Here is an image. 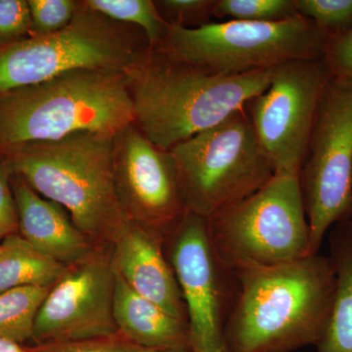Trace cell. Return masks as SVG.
<instances>
[{
  "label": "cell",
  "instance_id": "6da1fadb",
  "mask_svg": "<svg viewBox=\"0 0 352 352\" xmlns=\"http://www.w3.org/2000/svg\"><path fill=\"white\" fill-rule=\"evenodd\" d=\"M236 293L226 326L228 352H291L320 342L332 309L330 256L234 274Z\"/></svg>",
  "mask_w": 352,
  "mask_h": 352
},
{
  "label": "cell",
  "instance_id": "9c48e42d",
  "mask_svg": "<svg viewBox=\"0 0 352 352\" xmlns=\"http://www.w3.org/2000/svg\"><path fill=\"white\" fill-rule=\"evenodd\" d=\"M310 229V254L352 206V78L332 76L322 94L298 175Z\"/></svg>",
  "mask_w": 352,
  "mask_h": 352
},
{
  "label": "cell",
  "instance_id": "1f68e13d",
  "mask_svg": "<svg viewBox=\"0 0 352 352\" xmlns=\"http://www.w3.org/2000/svg\"><path fill=\"white\" fill-rule=\"evenodd\" d=\"M349 219H351V221H352V206H351V215H349Z\"/></svg>",
  "mask_w": 352,
  "mask_h": 352
},
{
  "label": "cell",
  "instance_id": "f546056e",
  "mask_svg": "<svg viewBox=\"0 0 352 352\" xmlns=\"http://www.w3.org/2000/svg\"><path fill=\"white\" fill-rule=\"evenodd\" d=\"M152 352H192L189 347H175V349H160Z\"/></svg>",
  "mask_w": 352,
  "mask_h": 352
},
{
  "label": "cell",
  "instance_id": "d6986e66",
  "mask_svg": "<svg viewBox=\"0 0 352 352\" xmlns=\"http://www.w3.org/2000/svg\"><path fill=\"white\" fill-rule=\"evenodd\" d=\"M51 287H24L0 294V338L34 344V326Z\"/></svg>",
  "mask_w": 352,
  "mask_h": 352
},
{
  "label": "cell",
  "instance_id": "52a82bcc",
  "mask_svg": "<svg viewBox=\"0 0 352 352\" xmlns=\"http://www.w3.org/2000/svg\"><path fill=\"white\" fill-rule=\"evenodd\" d=\"M329 38L311 20H226L197 29L168 25L156 47L164 56L212 75L233 76L296 60L323 58Z\"/></svg>",
  "mask_w": 352,
  "mask_h": 352
},
{
  "label": "cell",
  "instance_id": "3957f363",
  "mask_svg": "<svg viewBox=\"0 0 352 352\" xmlns=\"http://www.w3.org/2000/svg\"><path fill=\"white\" fill-rule=\"evenodd\" d=\"M113 138L80 132L0 155L10 175L61 206L96 247H112L129 221L113 184Z\"/></svg>",
  "mask_w": 352,
  "mask_h": 352
},
{
  "label": "cell",
  "instance_id": "277c9868",
  "mask_svg": "<svg viewBox=\"0 0 352 352\" xmlns=\"http://www.w3.org/2000/svg\"><path fill=\"white\" fill-rule=\"evenodd\" d=\"M133 122L126 74L76 69L0 96V152L80 132L115 136Z\"/></svg>",
  "mask_w": 352,
  "mask_h": 352
},
{
  "label": "cell",
  "instance_id": "d4e9b609",
  "mask_svg": "<svg viewBox=\"0 0 352 352\" xmlns=\"http://www.w3.org/2000/svg\"><path fill=\"white\" fill-rule=\"evenodd\" d=\"M118 332L107 337L27 346V352H152Z\"/></svg>",
  "mask_w": 352,
  "mask_h": 352
},
{
  "label": "cell",
  "instance_id": "ba28073f",
  "mask_svg": "<svg viewBox=\"0 0 352 352\" xmlns=\"http://www.w3.org/2000/svg\"><path fill=\"white\" fill-rule=\"evenodd\" d=\"M187 210L208 219L274 176L245 109L170 150Z\"/></svg>",
  "mask_w": 352,
  "mask_h": 352
},
{
  "label": "cell",
  "instance_id": "5bb4252c",
  "mask_svg": "<svg viewBox=\"0 0 352 352\" xmlns=\"http://www.w3.org/2000/svg\"><path fill=\"white\" fill-rule=\"evenodd\" d=\"M115 270L138 295L186 322L179 285L164 251V236L129 223L112 245Z\"/></svg>",
  "mask_w": 352,
  "mask_h": 352
},
{
  "label": "cell",
  "instance_id": "ffe728a7",
  "mask_svg": "<svg viewBox=\"0 0 352 352\" xmlns=\"http://www.w3.org/2000/svg\"><path fill=\"white\" fill-rule=\"evenodd\" d=\"M83 3L110 19L142 30L153 48L159 46L168 29L155 0H83Z\"/></svg>",
  "mask_w": 352,
  "mask_h": 352
},
{
  "label": "cell",
  "instance_id": "4dcf8cb0",
  "mask_svg": "<svg viewBox=\"0 0 352 352\" xmlns=\"http://www.w3.org/2000/svg\"><path fill=\"white\" fill-rule=\"evenodd\" d=\"M6 236L7 234L0 229V242H1V240L3 239L4 237H6Z\"/></svg>",
  "mask_w": 352,
  "mask_h": 352
},
{
  "label": "cell",
  "instance_id": "7a4b0ae2",
  "mask_svg": "<svg viewBox=\"0 0 352 352\" xmlns=\"http://www.w3.org/2000/svg\"><path fill=\"white\" fill-rule=\"evenodd\" d=\"M126 76L133 124L152 143L170 151L245 109L270 87L271 69L212 75L151 47Z\"/></svg>",
  "mask_w": 352,
  "mask_h": 352
},
{
  "label": "cell",
  "instance_id": "ac0fdd59",
  "mask_svg": "<svg viewBox=\"0 0 352 352\" xmlns=\"http://www.w3.org/2000/svg\"><path fill=\"white\" fill-rule=\"evenodd\" d=\"M66 266L39 252L20 234L0 242V294L24 287H50Z\"/></svg>",
  "mask_w": 352,
  "mask_h": 352
},
{
  "label": "cell",
  "instance_id": "2e32d148",
  "mask_svg": "<svg viewBox=\"0 0 352 352\" xmlns=\"http://www.w3.org/2000/svg\"><path fill=\"white\" fill-rule=\"evenodd\" d=\"M113 317L119 333L139 346L151 351L175 347L190 349L186 322L138 295L117 271Z\"/></svg>",
  "mask_w": 352,
  "mask_h": 352
},
{
  "label": "cell",
  "instance_id": "603a6c76",
  "mask_svg": "<svg viewBox=\"0 0 352 352\" xmlns=\"http://www.w3.org/2000/svg\"><path fill=\"white\" fill-rule=\"evenodd\" d=\"M215 0H155L162 19L168 25L197 29L212 23Z\"/></svg>",
  "mask_w": 352,
  "mask_h": 352
},
{
  "label": "cell",
  "instance_id": "44dd1931",
  "mask_svg": "<svg viewBox=\"0 0 352 352\" xmlns=\"http://www.w3.org/2000/svg\"><path fill=\"white\" fill-rule=\"evenodd\" d=\"M298 15L296 0H215L214 17L245 22L272 23Z\"/></svg>",
  "mask_w": 352,
  "mask_h": 352
},
{
  "label": "cell",
  "instance_id": "f1b7e54d",
  "mask_svg": "<svg viewBox=\"0 0 352 352\" xmlns=\"http://www.w3.org/2000/svg\"><path fill=\"white\" fill-rule=\"evenodd\" d=\"M0 352H27V346L0 338Z\"/></svg>",
  "mask_w": 352,
  "mask_h": 352
},
{
  "label": "cell",
  "instance_id": "484cf974",
  "mask_svg": "<svg viewBox=\"0 0 352 352\" xmlns=\"http://www.w3.org/2000/svg\"><path fill=\"white\" fill-rule=\"evenodd\" d=\"M32 36V19L27 0H0V47Z\"/></svg>",
  "mask_w": 352,
  "mask_h": 352
},
{
  "label": "cell",
  "instance_id": "5b68a950",
  "mask_svg": "<svg viewBox=\"0 0 352 352\" xmlns=\"http://www.w3.org/2000/svg\"><path fill=\"white\" fill-rule=\"evenodd\" d=\"M207 224L217 261L233 275L311 256L296 175H274L256 193L208 217Z\"/></svg>",
  "mask_w": 352,
  "mask_h": 352
},
{
  "label": "cell",
  "instance_id": "8fae6325",
  "mask_svg": "<svg viewBox=\"0 0 352 352\" xmlns=\"http://www.w3.org/2000/svg\"><path fill=\"white\" fill-rule=\"evenodd\" d=\"M164 251L186 308L190 349L228 352L226 326L237 284L212 251L207 219L187 212L164 238Z\"/></svg>",
  "mask_w": 352,
  "mask_h": 352
},
{
  "label": "cell",
  "instance_id": "4316f807",
  "mask_svg": "<svg viewBox=\"0 0 352 352\" xmlns=\"http://www.w3.org/2000/svg\"><path fill=\"white\" fill-rule=\"evenodd\" d=\"M323 58L333 76L352 78V29L329 39Z\"/></svg>",
  "mask_w": 352,
  "mask_h": 352
},
{
  "label": "cell",
  "instance_id": "83f0119b",
  "mask_svg": "<svg viewBox=\"0 0 352 352\" xmlns=\"http://www.w3.org/2000/svg\"><path fill=\"white\" fill-rule=\"evenodd\" d=\"M0 229L7 235L18 231V215L10 173L7 170L3 157L0 155Z\"/></svg>",
  "mask_w": 352,
  "mask_h": 352
},
{
  "label": "cell",
  "instance_id": "cb8c5ba5",
  "mask_svg": "<svg viewBox=\"0 0 352 352\" xmlns=\"http://www.w3.org/2000/svg\"><path fill=\"white\" fill-rule=\"evenodd\" d=\"M32 36H41L63 30L73 20L78 0H28Z\"/></svg>",
  "mask_w": 352,
  "mask_h": 352
},
{
  "label": "cell",
  "instance_id": "30bf717a",
  "mask_svg": "<svg viewBox=\"0 0 352 352\" xmlns=\"http://www.w3.org/2000/svg\"><path fill=\"white\" fill-rule=\"evenodd\" d=\"M324 58L271 69L270 87L245 111L275 175H300L319 102L332 78Z\"/></svg>",
  "mask_w": 352,
  "mask_h": 352
},
{
  "label": "cell",
  "instance_id": "9a60e30c",
  "mask_svg": "<svg viewBox=\"0 0 352 352\" xmlns=\"http://www.w3.org/2000/svg\"><path fill=\"white\" fill-rule=\"evenodd\" d=\"M20 235L39 252L68 266L90 254L96 245L74 224L68 212L10 175Z\"/></svg>",
  "mask_w": 352,
  "mask_h": 352
},
{
  "label": "cell",
  "instance_id": "e0dca14e",
  "mask_svg": "<svg viewBox=\"0 0 352 352\" xmlns=\"http://www.w3.org/2000/svg\"><path fill=\"white\" fill-rule=\"evenodd\" d=\"M330 258L336 272V292L325 333L317 352H352V221L331 228Z\"/></svg>",
  "mask_w": 352,
  "mask_h": 352
},
{
  "label": "cell",
  "instance_id": "7402d4cb",
  "mask_svg": "<svg viewBox=\"0 0 352 352\" xmlns=\"http://www.w3.org/2000/svg\"><path fill=\"white\" fill-rule=\"evenodd\" d=\"M296 8L329 39L352 29V0H296Z\"/></svg>",
  "mask_w": 352,
  "mask_h": 352
},
{
  "label": "cell",
  "instance_id": "4fadbf2b",
  "mask_svg": "<svg viewBox=\"0 0 352 352\" xmlns=\"http://www.w3.org/2000/svg\"><path fill=\"white\" fill-rule=\"evenodd\" d=\"M113 173L120 208L134 223L166 238L188 212L170 151L133 122L113 138Z\"/></svg>",
  "mask_w": 352,
  "mask_h": 352
},
{
  "label": "cell",
  "instance_id": "8992f818",
  "mask_svg": "<svg viewBox=\"0 0 352 352\" xmlns=\"http://www.w3.org/2000/svg\"><path fill=\"white\" fill-rule=\"evenodd\" d=\"M151 48L145 32L88 8L54 34L0 47V96L76 69L126 74Z\"/></svg>",
  "mask_w": 352,
  "mask_h": 352
},
{
  "label": "cell",
  "instance_id": "7c38bea8",
  "mask_svg": "<svg viewBox=\"0 0 352 352\" xmlns=\"http://www.w3.org/2000/svg\"><path fill=\"white\" fill-rule=\"evenodd\" d=\"M115 286L112 247H96L66 266L39 308L34 344L94 339L119 332L113 317Z\"/></svg>",
  "mask_w": 352,
  "mask_h": 352
}]
</instances>
